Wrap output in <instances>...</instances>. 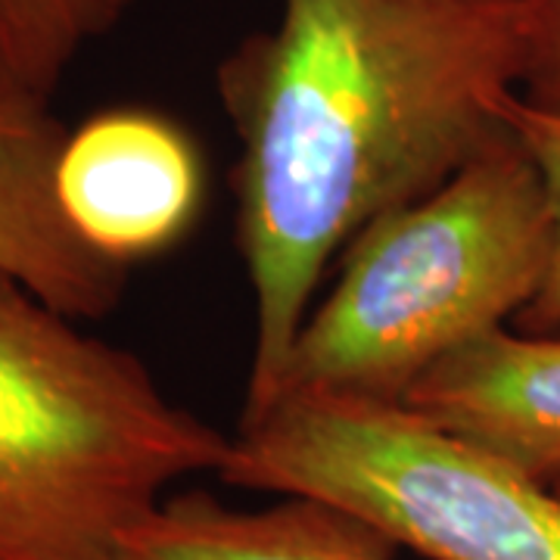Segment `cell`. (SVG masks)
Wrapping results in <instances>:
<instances>
[{"mask_svg": "<svg viewBox=\"0 0 560 560\" xmlns=\"http://www.w3.org/2000/svg\"><path fill=\"white\" fill-rule=\"evenodd\" d=\"M228 452L135 352L0 268V560H119L168 489Z\"/></svg>", "mask_w": 560, "mask_h": 560, "instance_id": "obj_3", "label": "cell"}, {"mask_svg": "<svg viewBox=\"0 0 560 560\" xmlns=\"http://www.w3.org/2000/svg\"><path fill=\"white\" fill-rule=\"evenodd\" d=\"M69 131L50 103L0 101V268L75 320L109 315L128 268L79 234L57 190Z\"/></svg>", "mask_w": 560, "mask_h": 560, "instance_id": "obj_6", "label": "cell"}, {"mask_svg": "<svg viewBox=\"0 0 560 560\" xmlns=\"http://www.w3.org/2000/svg\"><path fill=\"white\" fill-rule=\"evenodd\" d=\"M131 0H0V101L50 103L84 44Z\"/></svg>", "mask_w": 560, "mask_h": 560, "instance_id": "obj_9", "label": "cell"}, {"mask_svg": "<svg viewBox=\"0 0 560 560\" xmlns=\"http://www.w3.org/2000/svg\"><path fill=\"white\" fill-rule=\"evenodd\" d=\"M57 190L81 237L131 265L168 249L194 224L200 156L160 113L109 109L69 135Z\"/></svg>", "mask_w": 560, "mask_h": 560, "instance_id": "obj_5", "label": "cell"}, {"mask_svg": "<svg viewBox=\"0 0 560 560\" xmlns=\"http://www.w3.org/2000/svg\"><path fill=\"white\" fill-rule=\"evenodd\" d=\"M529 0H283L219 66L253 287L243 415L275 396L327 261L508 131Z\"/></svg>", "mask_w": 560, "mask_h": 560, "instance_id": "obj_1", "label": "cell"}, {"mask_svg": "<svg viewBox=\"0 0 560 560\" xmlns=\"http://www.w3.org/2000/svg\"><path fill=\"white\" fill-rule=\"evenodd\" d=\"M504 119L541 168L545 184H548V197L555 206V256H551L548 278L536 293V300L514 318L521 324L523 334L548 337V334L560 330V116L541 113L523 101L521 94H514L504 103Z\"/></svg>", "mask_w": 560, "mask_h": 560, "instance_id": "obj_10", "label": "cell"}, {"mask_svg": "<svg viewBox=\"0 0 560 560\" xmlns=\"http://www.w3.org/2000/svg\"><path fill=\"white\" fill-rule=\"evenodd\" d=\"M219 477L330 501L430 560H560V492L393 401L283 393L243 415Z\"/></svg>", "mask_w": 560, "mask_h": 560, "instance_id": "obj_4", "label": "cell"}, {"mask_svg": "<svg viewBox=\"0 0 560 560\" xmlns=\"http://www.w3.org/2000/svg\"><path fill=\"white\" fill-rule=\"evenodd\" d=\"M399 545L330 501L283 495L259 511L202 489L168 492L121 539L119 560H396Z\"/></svg>", "mask_w": 560, "mask_h": 560, "instance_id": "obj_8", "label": "cell"}, {"mask_svg": "<svg viewBox=\"0 0 560 560\" xmlns=\"http://www.w3.org/2000/svg\"><path fill=\"white\" fill-rule=\"evenodd\" d=\"M551 256L548 184L508 125L433 194L349 241L340 278L302 320L271 399L320 393L401 405L440 361L517 318Z\"/></svg>", "mask_w": 560, "mask_h": 560, "instance_id": "obj_2", "label": "cell"}, {"mask_svg": "<svg viewBox=\"0 0 560 560\" xmlns=\"http://www.w3.org/2000/svg\"><path fill=\"white\" fill-rule=\"evenodd\" d=\"M533 32L523 75V101L560 116V0H529Z\"/></svg>", "mask_w": 560, "mask_h": 560, "instance_id": "obj_11", "label": "cell"}, {"mask_svg": "<svg viewBox=\"0 0 560 560\" xmlns=\"http://www.w3.org/2000/svg\"><path fill=\"white\" fill-rule=\"evenodd\" d=\"M401 405L536 480H560V340L551 334L501 327L440 361Z\"/></svg>", "mask_w": 560, "mask_h": 560, "instance_id": "obj_7", "label": "cell"}, {"mask_svg": "<svg viewBox=\"0 0 560 560\" xmlns=\"http://www.w3.org/2000/svg\"><path fill=\"white\" fill-rule=\"evenodd\" d=\"M551 486H555V489H558V492H560V480H558V482H551Z\"/></svg>", "mask_w": 560, "mask_h": 560, "instance_id": "obj_12", "label": "cell"}]
</instances>
